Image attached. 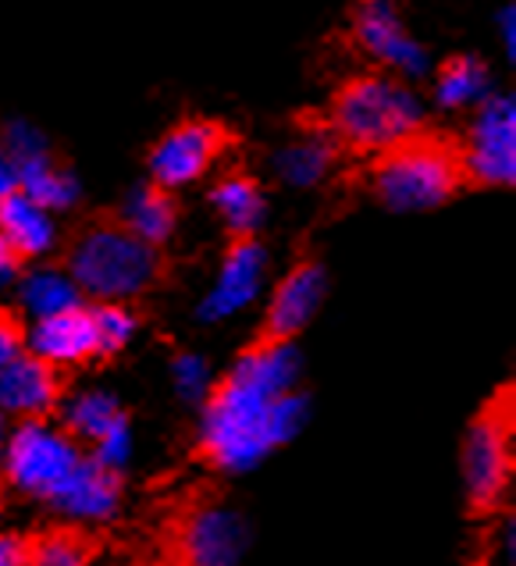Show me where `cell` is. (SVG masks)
Returning <instances> with one entry per match:
<instances>
[{
    "instance_id": "obj_1",
    "label": "cell",
    "mask_w": 516,
    "mask_h": 566,
    "mask_svg": "<svg viewBox=\"0 0 516 566\" xmlns=\"http://www.w3.org/2000/svg\"><path fill=\"white\" fill-rule=\"evenodd\" d=\"M93 303H136L175 285V256L143 239L118 207H93L61 232L54 264Z\"/></svg>"
},
{
    "instance_id": "obj_2",
    "label": "cell",
    "mask_w": 516,
    "mask_h": 566,
    "mask_svg": "<svg viewBox=\"0 0 516 566\" xmlns=\"http://www.w3.org/2000/svg\"><path fill=\"white\" fill-rule=\"evenodd\" d=\"M282 357L267 360H235L207 396L203 410V439L197 442V460L218 471H239L253 463L264 449H271L288 428V370Z\"/></svg>"
},
{
    "instance_id": "obj_3",
    "label": "cell",
    "mask_w": 516,
    "mask_h": 566,
    "mask_svg": "<svg viewBox=\"0 0 516 566\" xmlns=\"http://www.w3.org/2000/svg\"><path fill=\"white\" fill-rule=\"evenodd\" d=\"M364 189L389 210H434L453 203L466 182L463 136L442 125H413L396 143L364 160Z\"/></svg>"
},
{
    "instance_id": "obj_4",
    "label": "cell",
    "mask_w": 516,
    "mask_h": 566,
    "mask_svg": "<svg viewBox=\"0 0 516 566\" xmlns=\"http://www.w3.org/2000/svg\"><path fill=\"white\" fill-rule=\"evenodd\" d=\"M246 527L218 484H189L168 495L143 527L139 566H235Z\"/></svg>"
},
{
    "instance_id": "obj_5",
    "label": "cell",
    "mask_w": 516,
    "mask_h": 566,
    "mask_svg": "<svg viewBox=\"0 0 516 566\" xmlns=\"http://www.w3.org/2000/svg\"><path fill=\"white\" fill-rule=\"evenodd\" d=\"M314 118L343 160H360V165L424 122L407 78L381 69L346 75L331 90L328 104L314 107Z\"/></svg>"
},
{
    "instance_id": "obj_6",
    "label": "cell",
    "mask_w": 516,
    "mask_h": 566,
    "mask_svg": "<svg viewBox=\"0 0 516 566\" xmlns=\"http://www.w3.org/2000/svg\"><path fill=\"white\" fill-rule=\"evenodd\" d=\"M516 381H503L471 417L460 446L463 506L471 521H492L506 510L516 474Z\"/></svg>"
},
{
    "instance_id": "obj_7",
    "label": "cell",
    "mask_w": 516,
    "mask_h": 566,
    "mask_svg": "<svg viewBox=\"0 0 516 566\" xmlns=\"http://www.w3.org/2000/svg\"><path fill=\"white\" fill-rule=\"evenodd\" d=\"M89 452L78 449L69 434L54 424H22L4 442L0 457V481L4 489H14L40 503H57L61 492L69 489L78 467L86 463Z\"/></svg>"
},
{
    "instance_id": "obj_8",
    "label": "cell",
    "mask_w": 516,
    "mask_h": 566,
    "mask_svg": "<svg viewBox=\"0 0 516 566\" xmlns=\"http://www.w3.org/2000/svg\"><path fill=\"white\" fill-rule=\"evenodd\" d=\"M320 300H325V264L314 250H296L293 264H288L285 279L274 285V296L253 328L250 343L239 349L235 360H267L278 357L314 321Z\"/></svg>"
},
{
    "instance_id": "obj_9",
    "label": "cell",
    "mask_w": 516,
    "mask_h": 566,
    "mask_svg": "<svg viewBox=\"0 0 516 566\" xmlns=\"http://www.w3.org/2000/svg\"><path fill=\"white\" fill-rule=\"evenodd\" d=\"M243 133L214 115H182L175 125H168L160 139L147 154L150 182L175 189L200 182L214 165L239 150Z\"/></svg>"
},
{
    "instance_id": "obj_10",
    "label": "cell",
    "mask_w": 516,
    "mask_h": 566,
    "mask_svg": "<svg viewBox=\"0 0 516 566\" xmlns=\"http://www.w3.org/2000/svg\"><path fill=\"white\" fill-rule=\"evenodd\" d=\"M460 136L471 192L516 186V107L509 96H485Z\"/></svg>"
},
{
    "instance_id": "obj_11",
    "label": "cell",
    "mask_w": 516,
    "mask_h": 566,
    "mask_svg": "<svg viewBox=\"0 0 516 566\" xmlns=\"http://www.w3.org/2000/svg\"><path fill=\"white\" fill-rule=\"evenodd\" d=\"M75 385V370L61 367L40 353L25 349L22 357L0 367V413L19 424H54Z\"/></svg>"
},
{
    "instance_id": "obj_12",
    "label": "cell",
    "mask_w": 516,
    "mask_h": 566,
    "mask_svg": "<svg viewBox=\"0 0 516 566\" xmlns=\"http://www.w3.org/2000/svg\"><path fill=\"white\" fill-rule=\"evenodd\" d=\"M29 349L69 370L104 364L101 328H96V303L78 300L51 317H40L36 328L29 332Z\"/></svg>"
},
{
    "instance_id": "obj_13",
    "label": "cell",
    "mask_w": 516,
    "mask_h": 566,
    "mask_svg": "<svg viewBox=\"0 0 516 566\" xmlns=\"http://www.w3.org/2000/svg\"><path fill=\"white\" fill-rule=\"evenodd\" d=\"M352 40H357V46L370 57V69L392 72L399 78L424 72L421 46L413 43V36L407 29H402V22L396 19L389 0H381V4H367L357 11Z\"/></svg>"
},
{
    "instance_id": "obj_14",
    "label": "cell",
    "mask_w": 516,
    "mask_h": 566,
    "mask_svg": "<svg viewBox=\"0 0 516 566\" xmlns=\"http://www.w3.org/2000/svg\"><path fill=\"white\" fill-rule=\"evenodd\" d=\"M264 271V242L261 235H224L221 253V274L211 296L203 300L200 314L207 321H218L224 314H235L239 306H246L256 296Z\"/></svg>"
},
{
    "instance_id": "obj_15",
    "label": "cell",
    "mask_w": 516,
    "mask_h": 566,
    "mask_svg": "<svg viewBox=\"0 0 516 566\" xmlns=\"http://www.w3.org/2000/svg\"><path fill=\"white\" fill-rule=\"evenodd\" d=\"M61 431L69 434V439L89 452V457H101L107 463H115V442L122 446L125 442V410L118 407L115 399L104 396V392H93V396H83L75 402L72 410H64L61 417Z\"/></svg>"
},
{
    "instance_id": "obj_16",
    "label": "cell",
    "mask_w": 516,
    "mask_h": 566,
    "mask_svg": "<svg viewBox=\"0 0 516 566\" xmlns=\"http://www.w3.org/2000/svg\"><path fill=\"white\" fill-rule=\"evenodd\" d=\"M107 531L83 521H57L32 531L29 566H93L107 553Z\"/></svg>"
},
{
    "instance_id": "obj_17",
    "label": "cell",
    "mask_w": 516,
    "mask_h": 566,
    "mask_svg": "<svg viewBox=\"0 0 516 566\" xmlns=\"http://www.w3.org/2000/svg\"><path fill=\"white\" fill-rule=\"evenodd\" d=\"M211 203L224 221V235H256L264 221V182L246 165H229L211 186Z\"/></svg>"
},
{
    "instance_id": "obj_18",
    "label": "cell",
    "mask_w": 516,
    "mask_h": 566,
    "mask_svg": "<svg viewBox=\"0 0 516 566\" xmlns=\"http://www.w3.org/2000/svg\"><path fill=\"white\" fill-rule=\"evenodd\" d=\"M293 125H296V139L282 150L278 171L293 186H314L325 179L335 165H343V154H338V147L325 136V128L317 125L314 107L299 111Z\"/></svg>"
},
{
    "instance_id": "obj_19",
    "label": "cell",
    "mask_w": 516,
    "mask_h": 566,
    "mask_svg": "<svg viewBox=\"0 0 516 566\" xmlns=\"http://www.w3.org/2000/svg\"><path fill=\"white\" fill-rule=\"evenodd\" d=\"M122 499V471L115 463H107L101 457H86V463L78 467V474L72 478L69 489L61 492L57 510L72 513L75 521H101L118 510Z\"/></svg>"
},
{
    "instance_id": "obj_20",
    "label": "cell",
    "mask_w": 516,
    "mask_h": 566,
    "mask_svg": "<svg viewBox=\"0 0 516 566\" xmlns=\"http://www.w3.org/2000/svg\"><path fill=\"white\" fill-rule=\"evenodd\" d=\"M0 235H4L25 261H36L54 247V224L46 210L32 203L22 186L0 197Z\"/></svg>"
},
{
    "instance_id": "obj_21",
    "label": "cell",
    "mask_w": 516,
    "mask_h": 566,
    "mask_svg": "<svg viewBox=\"0 0 516 566\" xmlns=\"http://www.w3.org/2000/svg\"><path fill=\"white\" fill-rule=\"evenodd\" d=\"M118 210L143 239L154 242V247H160V250H168V242H171L175 229H179V221H182L179 192L157 186V182L139 186L133 192V200H128L125 207H118Z\"/></svg>"
},
{
    "instance_id": "obj_22",
    "label": "cell",
    "mask_w": 516,
    "mask_h": 566,
    "mask_svg": "<svg viewBox=\"0 0 516 566\" xmlns=\"http://www.w3.org/2000/svg\"><path fill=\"white\" fill-rule=\"evenodd\" d=\"M488 64L477 54H453L434 69V104L445 111H463L485 101Z\"/></svg>"
},
{
    "instance_id": "obj_23",
    "label": "cell",
    "mask_w": 516,
    "mask_h": 566,
    "mask_svg": "<svg viewBox=\"0 0 516 566\" xmlns=\"http://www.w3.org/2000/svg\"><path fill=\"white\" fill-rule=\"evenodd\" d=\"M78 300L83 296L75 293V285L64 279L57 268H43L36 274H29V279H22V303L36 314V321L51 317V314L64 311V306H72Z\"/></svg>"
},
{
    "instance_id": "obj_24",
    "label": "cell",
    "mask_w": 516,
    "mask_h": 566,
    "mask_svg": "<svg viewBox=\"0 0 516 566\" xmlns=\"http://www.w3.org/2000/svg\"><path fill=\"white\" fill-rule=\"evenodd\" d=\"M139 325L133 303H96V328H101V357L110 364L128 346Z\"/></svg>"
},
{
    "instance_id": "obj_25",
    "label": "cell",
    "mask_w": 516,
    "mask_h": 566,
    "mask_svg": "<svg viewBox=\"0 0 516 566\" xmlns=\"http://www.w3.org/2000/svg\"><path fill=\"white\" fill-rule=\"evenodd\" d=\"M29 349V325L19 306L0 303V367L11 364L14 357H22Z\"/></svg>"
},
{
    "instance_id": "obj_26",
    "label": "cell",
    "mask_w": 516,
    "mask_h": 566,
    "mask_svg": "<svg viewBox=\"0 0 516 566\" xmlns=\"http://www.w3.org/2000/svg\"><path fill=\"white\" fill-rule=\"evenodd\" d=\"M32 531H0V566H29Z\"/></svg>"
},
{
    "instance_id": "obj_27",
    "label": "cell",
    "mask_w": 516,
    "mask_h": 566,
    "mask_svg": "<svg viewBox=\"0 0 516 566\" xmlns=\"http://www.w3.org/2000/svg\"><path fill=\"white\" fill-rule=\"evenodd\" d=\"M25 268H29V261L11 247V242L0 235V285H8V282H19V279H25Z\"/></svg>"
},
{
    "instance_id": "obj_28",
    "label": "cell",
    "mask_w": 516,
    "mask_h": 566,
    "mask_svg": "<svg viewBox=\"0 0 516 566\" xmlns=\"http://www.w3.org/2000/svg\"><path fill=\"white\" fill-rule=\"evenodd\" d=\"M4 442H8V417L0 413V452H4Z\"/></svg>"
},
{
    "instance_id": "obj_29",
    "label": "cell",
    "mask_w": 516,
    "mask_h": 566,
    "mask_svg": "<svg viewBox=\"0 0 516 566\" xmlns=\"http://www.w3.org/2000/svg\"><path fill=\"white\" fill-rule=\"evenodd\" d=\"M0 516H4V481H0Z\"/></svg>"
},
{
    "instance_id": "obj_30",
    "label": "cell",
    "mask_w": 516,
    "mask_h": 566,
    "mask_svg": "<svg viewBox=\"0 0 516 566\" xmlns=\"http://www.w3.org/2000/svg\"><path fill=\"white\" fill-rule=\"evenodd\" d=\"M367 4H381V0H360V8H367Z\"/></svg>"
}]
</instances>
